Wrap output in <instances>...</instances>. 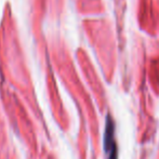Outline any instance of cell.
I'll return each mask as SVG.
<instances>
[{"label": "cell", "mask_w": 159, "mask_h": 159, "mask_svg": "<svg viewBox=\"0 0 159 159\" xmlns=\"http://www.w3.org/2000/svg\"><path fill=\"white\" fill-rule=\"evenodd\" d=\"M107 159H117L118 158V151H117V144L113 146L108 152H107Z\"/></svg>", "instance_id": "cell-2"}, {"label": "cell", "mask_w": 159, "mask_h": 159, "mask_svg": "<svg viewBox=\"0 0 159 159\" xmlns=\"http://www.w3.org/2000/svg\"><path fill=\"white\" fill-rule=\"evenodd\" d=\"M114 133H115V124H114V120L111 118V116L108 114L106 117V124H105V132H104V149L106 153L111 147L116 145Z\"/></svg>", "instance_id": "cell-1"}]
</instances>
